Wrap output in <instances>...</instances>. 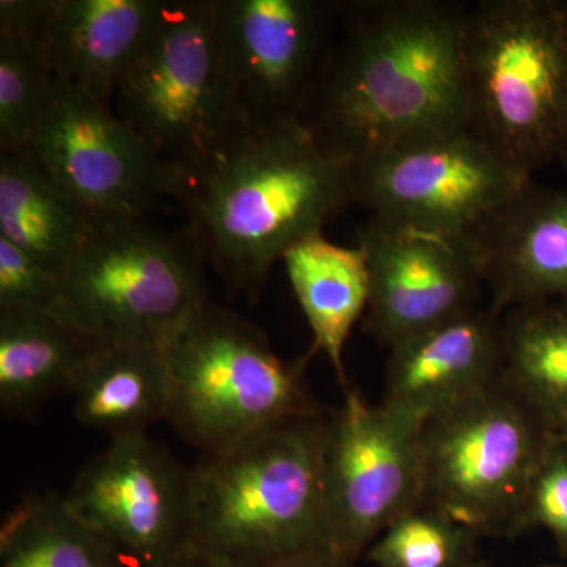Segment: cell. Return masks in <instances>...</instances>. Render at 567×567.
<instances>
[{
  "instance_id": "1",
  "label": "cell",
  "mask_w": 567,
  "mask_h": 567,
  "mask_svg": "<svg viewBox=\"0 0 567 567\" xmlns=\"http://www.w3.org/2000/svg\"><path fill=\"white\" fill-rule=\"evenodd\" d=\"M466 18L468 7L447 0L339 2L341 33L305 118L323 151L354 166L468 125Z\"/></svg>"
},
{
  "instance_id": "2",
  "label": "cell",
  "mask_w": 567,
  "mask_h": 567,
  "mask_svg": "<svg viewBox=\"0 0 567 567\" xmlns=\"http://www.w3.org/2000/svg\"><path fill=\"white\" fill-rule=\"evenodd\" d=\"M181 200L218 275L256 297L284 254L353 203V167L305 123L244 132L189 177Z\"/></svg>"
},
{
  "instance_id": "3",
  "label": "cell",
  "mask_w": 567,
  "mask_h": 567,
  "mask_svg": "<svg viewBox=\"0 0 567 567\" xmlns=\"http://www.w3.org/2000/svg\"><path fill=\"white\" fill-rule=\"evenodd\" d=\"M323 412L205 453L192 470L193 554L281 567L327 550Z\"/></svg>"
},
{
  "instance_id": "4",
  "label": "cell",
  "mask_w": 567,
  "mask_h": 567,
  "mask_svg": "<svg viewBox=\"0 0 567 567\" xmlns=\"http://www.w3.org/2000/svg\"><path fill=\"white\" fill-rule=\"evenodd\" d=\"M468 126L533 177L567 128V0H481L465 31Z\"/></svg>"
},
{
  "instance_id": "5",
  "label": "cell",
  "mask_w": 567,
  "mask_h": 567,
  "mask_svg": "<svg viewBox=\"0 0 567 567\" xmlns=\"http://www.w3.org/2000/svg\"><path fill=\"white\" fill-rule=\"evenodd\" d=\"M199 241L147 216L93 223L59 275L54 316L95 346L163 350L208 303Z\"/></svg>"
},
{
  "instance_id": "6",
  "label": "cell",
  "mask_w": 567,
  "mask_h": 567,
  "mask_svg": "<svg viewBox=\"0 0 567 567\" xmlns=\"http://www.w3.org/2000/svg\"><path fill=\"white\" fill-rule=\"evenodd\" d=\"M169 423L204 453L270 425L322 412L308 357L286 360L259 328L208 301L164 349Z\"/></svg>"
},
{
  "instance_id": "7",
  "label": "cell",
  "mask_w": 567,
  "mask_h": 567,
  "mask_svg": "<svg viewBox=\"0 0 567 567\" xmlns=\"http://www.w3.org/2000/svg\"><path fill=\"white\" fill-rule=\"evenodd\" d=\"M555 434L502 379L423 427V499L477 536L518 535Z\"/></svg>"
},
{
  "instance_id": "8",
  "label": "cell",
  "mask_w": 567,
  "mask_h": 567,
  "mask_svg": "<svg viewBox=\"0 0 567 567\" xmlns=\"http://www.w3.org/2000/svg\"><path fill=\"white\" fill-rule=\"evenodd\" d=\"M112 110L189 177L245 132L213 41V0H163Z\"/></svg>"
},
{
  "instance_id": "9",
  "label": "cell",
  "mask_w": 567,
  "mask_h": 567,
  "mask_svg": "<svg viewBox=\"0 0 567 567\" xmlns=\"http://www.w3.org/2000/svg\"><path fill=\"white\" fill-rule=\"evenodd\" d=\"M339 2L213 0V41L245 132L305 123L324 80Z\"/></svg>"
},
{
  "instance_id": "10",
  "label": "cell",
  "mask_w": 567,
  "mask_h": 567,
  "mask_svg": "<svg viewBox=\"0 0 567 567\" xmlns=\"http://www.w3.org/2000/svg\"><path fill=\"white\" fill-rule=\"evenodd\" d=\"M353 167V203L371 216L472 241L532 185L468 125L399 142Z\"/></svg>"
},
{
  "instance_id": "11",
  "label": "cell",
  "mask_w": 567,
  "mask_h": 567,
  "mask_svg": "<svg viewBox=\"0 0 567 567\" xmlns=\"http://www.w3.org/2000/svg\"><path fill=\"white\" fill-rule=\"evenodd\" d=\"M31 148L93 223L147 216L164 197L181 199L189 181L112 107L55 74Z\"/></svg>"
},
{
  "instance_id": "12",
  "label": "cell",
  "mask_w": 567,
  "mask_h": 567,
  "mask_svg": "<svg viewBox=\"0 0 567 567\" xmlns=\"http://www.w3.org/2000/svg\"><path fill=\"white\" fill-rule=\"evenodd\" d=\"M424 424L344 386L324 445L327 548L357 563L393 522L423 499Z\"/></svg>"
},
{
  "instance_id": "13",
  "label": "cell",
  "mask_w": 567,
  "mask_h": 567,
  "mask_svg": "<svg viewBox=\"0 0 567 567\" xmlns=\"http://www.w3.org/2000/svg\"><path fill=\"white\" fill-rule=\"evenodd\" d=\"M63 499L137 567H181L193 555L192 470L147 434L111 440Z\"/></svg>"
},
{
  "instance_id": "14",
  "label": "cell",
  "mask_w": 567,
  "mask_h": 567,
  "mask_svg": "<svg viewBox=\"0 0 567 567\" xmlns=\"http://www.w3.org/2000/svg\"><path fill=\"white\" fill-rule=\"evenodd\" d=\"M358 246L371 281L365 328L388 349L483 306L470 241L371 216Z\"/></svg>"
},
{
  "instance_id": "15",
  "label": "cell",
  "mask_w": 567,
  "mask_h": 567,
  "mask_svg": "<svg viewBox=\"0 0 567 567\" xmlns=\"http://www.w3.org/2000/svg\"><path fill=\"white\" fill-rule=\"evenodd\" d=\"M503 317L480 306L391 347L382 404L425 424L502 379Z\"/></svg>"
},
{
  "instance_id": "16",
  "label": "cell",
  "mask_w": 567,
  "mask_h": 567,
  "mask_svg": "<svg viewBox=\"0 0 567 567\" xmlns=\"http://www.w3.org/2000/svg\"><path fill=\"white\" fill-rule=\"evenodd\" d=\"M162 7L163 0H44L39 20L20 35L37 48L52 74L112 107Z\"/></svg>"
},
{
  "instance_id": "17",
  "label": "cell",
  "mask_w": 567,
  "mask_h": 567,
  "mask_svg": "<svg viewBox=\"0 0 567 567\" xmlns=\"http://www.w3.org/2000/svg\"><path fill=\"white\" fill-rule=\"evenodd\" d=\"M470 244L499 315L567 298V188L533 182Z\"/></svg>"
},
{
  "instance_id": "18",
  "label": "cell",
  "mask_w": 567,
  "mask_h": 567,
  "mask_svg": "<svg viewBox=\"0 0 567 567\" xmlns=\"http://www.w3.org/2000/svg\"><path fill=\"white\" fill-rule=\"evenodd\" d=\"M74 413L111 440L147 434L169 420L171 379L163 350L96 346L71 385Z\"/></svg>"
},
{
  "instance_id": "19",
  "label": "cell",
  "mask_w": 567,
  "mask_h": 567,
  "mask_svg": "<svg viewBox=\"0 0 567 567\" xmlns=\"http://www.w3.org/2000/svg\"><path fill=\"white\" fill-rule=\"evenodd\" d=\"M282 262L315 336V349L324 353L344 388V347L365 315L371 290L365 254L358 245H336L316 233L295 244Z\"/></svg>"
},
{
  "instance_id": "20",
  "label": "cell",
  "mask_w": 567,
  "mask_h": 567,
  "mask_svg": "<svg viewBox=\"0 0 567 567\" xmlns=\"http://www.w3.org/2000/svg\"><path fill=\"white\" fill-rule=\"evenodd\" d=\"M93 221L33 155L31 145L0 155V237L61 275Z\"/></svg>"
},
{
  "instance_id": "21",
  "label": "cell",
  "mask_w": 567,
  "mask_h": 567,
  "mask_svg": "<svg viewBox=\"0 0 567 567\" xmlns=\"http://www.w3.org/2000/svg\"><path fill=\"white\" fill-rule=\"evenodd\" d=\"M47 312L0 311V406L6 415H31L52 395L71 391L95 349Z\"/></svg>"
},
{
  "instance_id": "22",
  "label": "cell",
  "mask_w": 567,
  "mask_h": 567,
  "mask_svg": "<svg viewBox=\"0 0 567 567\" xmlns=\"http://www.w3.org/2000/svg\"><path fill=\"white\" fill-rule=\"evenodd\" d=\"M502 382L551 434H567V298L507 311Z\"/></svg>"
},
{
  "instance_id": "23",
  "label": "cell",
  "mask_w": 567,
  "mask_h": 567,
  "mask_svg": "<svg viewBox=\"0 0 567 567\" xmlns=\"http://www.w3.org/2000/svg\"><path fill=\"white\" fill-rule=\"evenodd\" d=\"M0 567L137 566L47 494L22 498L2 522Z\"/></svg>"
},
{
  "instance_id": "24",
  "label": "cell",
  "mask_w": 567,
  "mask_h": 567,
  "mask_svg": "<svg viewBox=\"0 0 567 567\" xmlns=\"http://www.w3.org/2000/svg\"><path fill=\"white\" fill-rule=\"evenodd\" d=\"M476 533L434 507L420 505L393 522L365 551L377 567L475 565Z\"/></svg>"
},
{
  "instance_id": "25",
  "label": "cell",
  "mask_w": 567,
  "mask_h": 567,
  "mask_svg": "<svg viewBox=\"0 0 567 567\" xmlns=\"http://www.w3.org/2000/svg\"><path fill=\"white\" fill-rule=\"evenodd\" d=\"M52 71L31 41L0 31V148L31 145L47 103Z\"/></svg>"
},
{
  "instance_id": "26",
  "label": "cell",
  "mask_w": 567,
  "mask_h": 567,
  "mask_svg": "<svg viewBox=\"0 0 567 567\" xmlns=\"http://www.w3.org/2000/svg\"><path fill=\"white\" fill-rule=\"evenodd\" d=\"M543 528L567 554V443L555 435L533 477L522 509L518 535Z\"/></svg>"
},
{
  "instance_id": "27",
  "label": "cell",
  "mask_w": 567,
  "mask_h": 567,
  "mask_svg": "<svg viewBox=\"0 0 567 567\" xmlns=\"http://www.w3.org/2000/svg\"><path fill=\"white\" fill-rule=\"evenodd\" d=\"M59 305V276L0 237V311L47 312Z\"/></svg>"
},
{
  "instance_id": "28",
  "label": "cell",
  "mask_w": 567,
  "mask_h": 567,
  "mask_svg": "<svg viewBox=\"0 0 567 567\" xmlns=\"http://www.w3.org/2000/svg\"><path fill=\"white\" fill-rule=\"evenodd\" d=\"M281 567H354V563L336 557L331 551L322 550L308 555Z\"/></svg>"
},
{
  "instance_id": "29",
  "label": "cell",
  "mask_w": 567,
  "mask_h": 567,
  "mask_svg": "<svg viewBox=\"0 0 567 567\" xmlns=\"http://www.w3.org/2000/svg\"><path fill=\"white\" fill-rule=\"evenodd\" d=\"M181 567H226L212 561V559L200 557V555H192Z\"/></svg>"
},
{
  "instance_id": "30",
  "label": "cell",
  "mask_w": 567,
  "mask_h": 567,
  "mask_svg": "<svg viewBox=\"0 0 567 567\" xmlns=\"http://www.w3.org/2000/svg\"><path fill=\"white\" fill-rule=\"evenodd\" d=\"M558 163L565 167L567 174V128L565 133V140H563L561 148H559Z\"/></svg>"
},
{
  "instance_id": "31",
  "label": "cell",
  "mask_w": 567,
  "mask_h": 567,
  "mask_svg": "<svg viewBox=\"0 0 567 567\" xmlns=\"http://www.w3.org/2000/svg\"><path fill=\"white\" fill-rule=\"evenodd\" d=\"M559 436H563V439H565L566 443H567V434L566 435H559Z\"/></svg>"
},
{
  "instance_id": "32",
  "label": "cell",
  "mask_w": 567,
  "mask_h": 567,
  "mask_svg": "<svg viewBox=\"0 0 567 567\" xmlns=\"http://www.w3.org/2000/svg\"><path fill=\"white\" fill-rule=\"evenodd\" d=\"M546 567H563V566H546Z\"/></svg>"
},
{
  "instance_id": "33",
  "label": "cell",
  "mask_w": 567,
  "mask_h": 567,
  "mask_svg": "<svg viewBox=\"0 0 567 567\" xmlns=\"http://www.w3.org/2000/svg\"><path fill=\"white\" fill-rule=\"evenodd\" d=\"M468 567H480V566H476V565H472V566H468Z\"/></svg>"
}]
</instances>
